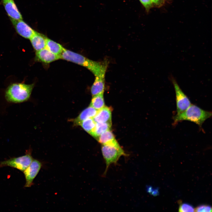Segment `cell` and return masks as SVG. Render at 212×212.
<instances>
[{
	"mask_svg": "<svg viewBox=\"0 0 212 212\" xmlns=\"http://www.w3.org/2000/svg\"><path fill=\"white\" fill-rule=\"evenodd\" d=\"M60 56L61 59L85 67L91 72L95 77H105L108 66L106 61L101 62L93 61L65 49Z\"/></svg>",
	"mask_w": 212,
	"mask_h": 212,
	"instance_id": "obj_1",
	"label": "cell"
},
{
	"mask_svg": "<svg viewBox=\"0 0 212 212\" xmlns=\"http://www.w3.org/2000/svg\"><path fill=\"white\" fill-rule=\"evenodd\" d=\"M212 116L211 111L205 110L197 105L191 104L185 110L176 114L173 117V125L184 120L191 121L201 127L204 122Z\"/></svg>",
	"mask_w": 212,
	"mask_h": 212,
	"instance_id": "obj_2",
	"label": "cell"
},
{
	"mask_svg": "<svg viewBox=\"0 0 212 212\" xmlns=\"http://www.w3.org/2000/svg\"><path fill=\"white\" fill-rule=\"evenodd\" d=\"M34 87V84L14 83L9 85L5 92V98L10 103H20L29 99Z\"/></svg>",
	"mask_w": 212,
	"mask_h": 212,
	"instance_id": "obj_3",
	"label": "cell"
},
{
	"mask_svg": "<svg viewBox=\"0 0 212 212\" xmlns=\"http://www.w3.org/2000/svg\"><path fill=\"white\" fill-rule=\"evenodd\" d=\"M101 150L106 165L104 175H105L106 174L108 169L110 165L116 164L121 156H126L127 155L121 147H117L102 145Z\"/></svg>",
	"mask_w": 212,
	"mask_h": 212,
	"instance_id": "obj_4",
	"label": "cell"
},
{
	"mask_svg": "<svg viewBox=\"0 0 212 212\" xmlns=\"http://www.w3.org/2000/svg\"><path fill=\"white\" fill-rule=\"evenodd\" d=\"M33 159L31 150H28L24 155L11 158L1 162L0 167L9 166L24 172L29 166Z\"/></svg>",
	"mask_w": 212,
	"mask_h": 212,
	"instance_id": "obj_5",
	"label": "cell"
},
{
	"mask_svg": "<svg viewBox=\"0 0 212 212\" xmlns=\"http://www.w3.org/2000/svg\"><path fill=\"white\" fill-rule=\"evenodd\" d=\"M175 92L176 105V114H179L187 109L191 104L190 100L180 87L176 80H171Z\"/></svg>",
	"mask_w": 212,
	"mask_h": 212,
	"instance_id": "obj_6",
	"label": "cell"
},
{
	"mask_svg": "<svg viewBox=\"0 0 212 212\" xmlns=\"http://www.w3.org/2000/svg\"><path fill=\"white\" fill-rule=\"evenodd\" d=\"M42 165L39 161L33 159L29 166L24 171L26 179L24 187H30L33 185V180L39 171Z\"/></svg>",
	"mask_w": 212,
	"mask_h": 212,
	"instance_id": "obj_7",
	"label": "cell"
},
{
	"mask_svg": "<svg viewBox=\"0 0 212 212\" xmlns=\"http://www.w3.org/2000/svg\"><path fill=\"white\" fill-rule=\"evenodd\" d=\"M10 19L16 32L23 37L30 39L35 33L36 31L22 19Z\"/></svg>",
	"mask_w": 212,
	"mask_h": 212,
	"instance_id": "obj_8",
	"label": "cell"
},
{
	"mask_svg": "<svg viewBox=\"0 0 212 212\" xmlns=\"http://www.w3.org/2000/svg\"><path fill=\"white\" fill-rule=\"evenodd\" d=\"M59 59L60 55L55 54L46 47L36 51L35 60L38 61L49 63Z\"/></svg>",
	"mask_w": 212,
	"mask_h": 212,
	"instance_id": "obj_9",
	"label": "cell"
},
{
	"mask_svg": "<svg viewBox=\"0 0 212 212\" xmlns=\"http://www.w3.org/2000/svg\"><path fill=\"white\" fill-rule=\"evenodd\" d=\"M3 5L10 19H22V16L14 0H1Z\"/></svg>",
	"mask_w": 212,
	"mask_h": 212,
	"instance_id": "obj_10",
	"label": "cell"
},
{
	"mask_svg": "<svg viewBox=\"0 0 212 212\" xmlns=\"http://www.w3.org/2000/svg\"><path fill=\"white\" fill-rule=\"evenodd\" d=\"M102 145L121 147L115 139L114 136L110 130H108L100 135L97 139Z\"/></svg>",
	"mask_w": 212,
	"mask_h": 212,
	"instance_id": "obj_11",
	"label": "cell"
},
{
	"mask_svg": "<svg viewBox=\"0 0 212 212\" xmlns=\"http://www.w3.org/2000/svg\"><path fill=\"white\" fill-rule=\"evenodd\" d=\"M111 109L105 106L97 111L93 118L95 122H111Z\"/></svg>",
	"mask_w": 212,
	"mask_h": 212,
	"instance_id": "obj_12",
	"label": "cell"
},
{
	"mask_svg": "<svg viewBox=\"0 0 212 212\" xmlns=\"http://www.w3.org/2000/svg\"><path fill=\"white\" fill-rule=\"evenodd\" d=\"M47 38L44 35L36 32L29 39L33 47L37 51L46 47Z\"/></svg>",
	"mask_w": 212,
	"mask_h": 212,
	"instance_id": "obj_13",
	"label": "cell"
},
{
	"mask_svg": "<svg viewBox=\"0 0 212 212\" xmlns=\"http://www.w3.org/2000/svg\"><path fill=\"white\" fill-rule=\"evenodd\" d=\"M97 111L90 106L82 111L79 116L74 119V124L76 125H80L83 120L88 118H93L96 115Z\"/></svg>",
	"mask_w": 212,
	"mask_h": 212,
	"instance_id": "obj_14",
	"label": "cell"
},
{
	"mask_svg": "<svg viewBox=\"0 0 212 212\" xmlns=\"http://www.w3.org/2000/svg\"><path fill=\"white\" fill-rule=\"evenodd\" d=\"M105 77H95L91 89L92 96L104 93L105 87Z\"/></svg>",
	"mask_w": 212,
	"mask_h": 212,
	"instance_id": "obj_15",
	"label": "cell"
},
{
	"mask_svg": "<svg viewBox=\"0 0 212 212\" xmlns=\"http://www.w3.org/2000/svg\"><path fill=\"white\" fill-rule=\"evenodd\" d=\"M111 126V122H96L95 126L90 135L97 139L103 133L110 130Z\"/></svg>",
	"mask_w": 212,
	"mask_h": 212,
	"instance_id": "obj_16",
	"label": "cell"
},
{
	"mask_svg": "<svg viewBox=\"0 0 212 212\" xmlns=\"http://www.w3.org/2000/svg\"><path fill=\"white\" fill-rule=\"evenodd\" d=\"M46 48L55 54L60 56L65 49L61 44L47 38Z\"/></svg>",
	"mask_w": 212,
	"mask_h": 212,
	"instance_id": "obj_17",
	"label": "cell"
},
{
	"mask_svg": "<svg viewBox=\"0 0 212 212\" xmlns=\"http://www.w3.org/2000/svg\"><path fill=\"white\" fill-rule=\"evenodd\" d=\"M90 106L97 110L105 107L103 93L93 96Z\"/></svg>",
	"mask_w": 212,
	"mask_h": 212,
	"instance_id": "obj_18",
	"label": "cell"
},
{
	"mask_svg": "<svg viewBox=\"0 0 212 212\" xmlns=\"http://www.w3.org/2000/svg\"><path fill=\"white\" fill-rule=\"evenodd\" d=\"M95 124L96 122L93 118H88L82 121L80 125L86 132L90 134L95 126Z\"/></svg>",
	"mask_w": 212,
	"mask_h": 212,
	"instance_id": "obj_19",
	"label": "cell"
},
{
	"mask_svg": "<svg viewBox=\"0 0 212 212\" xmlns=\"http://www.w3.org/2000/svg\"><path fill=\"white\" fill-rule=\"evenodd\" d=\"M179 211L194 212V209L191 205L187 203H183L181 204L179 206Z\"/></svg>",
	"mask_w": 212,
	"mask_h": 212,
	"instance_id": "obj_20",
	"label": "cell"
},
{
	"mask_svg": "<svg viewBox=\"0 0 212 212\" xmlns=\"http://www.w3.org/2000/svg\"><path fill=\"white\" fill-rule=\"evenodd\" d=\"M140 3L145 8L147 12L148 13L150 10L154 7L151 0H139Z\"/></svg>",
	"mask_w": 212,
	"mask_h": 212,
	"instance_id": "obj_21",
	"label": "cell"
},
{
	"mask_svg": "<svg viewBox=\"0 0 212 212\" xmlns=\"http://www.w3.org/2000/svg\"><path fill=\"white\" fill-rule=\"evenodd\" d=\"M196 212H211L212 208L211 206L207 205L199 206L194 209Z\"/></svg>",
	"mask_w": 212,
	"mask_h": 212,
	"instance_id": "obj_22",
	"label": "cell"
},
{
	"mask_svg": "<svg viewBox=\"0 0 212 212\" xmlns=\"http://www.w3.org/2000/svg\"><path fill=\"white\" fill-rule=\"evenodd\" d=\"M154 7L160 8L163 6L165 3V0H151Z\"/></svg>",
	"mask_w": 212,
	"mask_h": 212,
	"instance_id": "obj_23",
	"label": "cell"
}]
</instances>
